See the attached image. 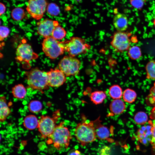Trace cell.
Returning a JSON list of instances; mask_svg holds the SVG:
<instances>
[{
  "mask_svg": "<svg viewBox=\"0 0 155 155\" xmlns=\"http://www.w3.org/2000/svg\"><path fill=\"white\" fill-rule=\"evenodd\" d=\"M111 44L117 52H122L130 48V42L127 35L123 32L118 31L113 35Z\"/></svg>",
  "mask_w": 155,
  "mask_h": 155,
  "instance_id": "obj_10",
  "label": "cell"
},
{
  "mask_svg": "<svg viewBox=\"0 0 155 155\" xmlns=\"http://www.w3.org/2000/svg\"><path fill=\"white\" fill-rule=\"evenodd\" d=\"M146 100L148 104L155 106V82L150 89Z\"/></svg>",
  "mask_w": 155,
  "mask_h": 155,
  "instance_id": "obj_30",
  "label": "cell"
},
{
  "mask_svg": "<svg viewBox=\"0 0 155 155\" xmlns=\"http://www.w3.org/2000/svg\"><path fill=\"white\" fill-rule=\"evenodd\" d=\"M109 94L110 97L114 99H120L123 94L121 88L117 85H114L110 87Z\"/></svg>",
  "mask_w": 155,
  "mask_h": 155,
  "instance_id": "obj_21",
  "label": "cell"
},
{
  "mask_svg": "<svg viewBox=\"0 0 155 155\" xmlns=\"http://www.w3.org/2000/svg\"><path fill=\"white\" fill-rule=\"evenodd\" d=\"M149 124L142 127L137 132V137L138 141L145 145L151 143L152 137V121H149Z\"/></svg>",
  "mask_w": 155,
  "mask_h": 155,
  "instance_id": "obj_13",
  "label": "cell"
},
{
  "mask_svg": "<svg viewBox=\"0 0 155 155\" xmlns=\"http://www.w3.org/2000/svg\"><path fill=\"white\" fill-rule=\"evenodd\" d=\"M146 0H131L130 3L135 8L140 9L142 8L146 2Z\"/></svg>",
  "mask_w": 155,
  "mask_h": 155,
  "instance_id": "obj_32",
  "label": "cell"
},
{
  "mask_svg": "<svg viewBox=\"0 0 155 155\" xmlns=\"http://www.w3.org/2000/svg\"><path fill=\"white\" fill-rule=\"evenodd\" d=\"M9 30L7 27L1 26L0 29V39L1 41H3L7 38L9 33Z\"/></svg>",
  "mask_w": 155,
  "mask_h": 155,
  "instance_id": "obj_31",
  "label": "cell"
},
{
  "mask_svg": "<svg viewBox=\"0 0 155 155\" xmlns=\"http://www.w3.org/2000/svg\"><path fill=\"white\" fill-rule=\"evenodd\" d=\"M146 78L148 79L155 80V61H150L146 67Z\"/></svg>",
  "mask_w": 155,
  "mask_h": 155,
  "instance_id": "obj_22",
  "label": "cell"
},
{
  "mask_svg": "<svg viewBox=\"0 0 155 155\" xmlns=\"http://www.w3.org/2000/svg\"><path fill=\"white\" fill-rule=\"evenodd\" d=\"M25 75L27 84L32 89L40 91L48 89L47 72L36 67L26 72Z\"/></svg>",
  "mask_w": 155,
  "mask_h": 155,
  "instance_id": "obj_3",
  "label": "cell"
},
{
  "mask_svg": "<svg viewBox=\"0 0 155 155\" xmlns=\"http://www.w3.org/2000/svg\"><path fill=\"white\" fill-rule=\"evenodd\" d=\"M0 15H1L5 12V11L6 7L4 5L1 3L0 4Z\"/></svg>",
  "mask_w": 155,
  "mask_h": 155,
  "instance_id": "obj_37",
  "label": "cell"
},
{
  "mask_svg": "<svg viewBox=\"0 0 155 155\" xmlns=\"http://www.w3.org/2000/svg\"><path fill=\"white\" fill-rule=\"evenodd\" d=\"M64 123L62 121L57 125L46 141L47 144H53L55 148L58 150L62 148L67 149L72 138L68 129L64 125Z\"/></svg>",
  "mask_w": 155,
  "mask_h": 155,
  "instance_id": "obj_1",
  "label": "cell"
},
{
  "mask_svg": "<svg viewBox=\"0 0 155 155\" xmlns=\"http://www.w3.org/2000/svg\"><path fill=\"white\" fill-rule=\"evenodd\" d=\"M42 44L43 52L51 59H56L65 51V42L59 41L52 36L45 38Z\"/></svg>",
  "mask_w": 155,
  "mask_h": 155,
  "instance_id": "obj_4",
  "label": "cell"
},
{
  "mask_svg": "<svg viewBox=\"0 0 155 155\" xmlns=\"http://www.w3.org/2000/svg\"><path fill=\"white\" fill-rule=\"evenodd\" d=\"M0 103V121L1 122H3L10 115L11 110L7 104L6 99L5 96H1Z\"/></svg>",
  "mask_w": 155,
  "mask_h": 155,
  "instance_id": "obj_17",
  "label": "cell"
},
{
  "mask_svg": "<svg viewBox=\"0 0 155 155\" xmlns=\"http://www.w3.org/2000/svg\"><path fill=\"white\" fill-rule=\"evenodd\" d=\"M152 137L151 143L152 144L154 148H155V121H152Z\"/></svg>",
  "mask_w": 155,
  "mask_h": 155,
  "instance_id": "obj_34",
  "label": "cell"
},
{
  "mask_svg": "<svg viewBox=\"0 0 155 155\" xmlns=\"http://www.w3.org/2000/svg\"><path fill=\"white\" fill-rule=\"evenodd\" d=\"M66 31L60 25H58L54 29L52 34V36L57 40H61L65 37Z\"/></svg>",
  "mask_w": 155,
  "mask_h": 155,
  "instance_id": "obj_24",
  "label": "cell"
},
{
  "mask_svg": "<svg viewBox=\"0 0 155 155\" xmlns=\"http://www.w3.org/2000/svg\"><path fill=\"white\" fill-rule=\"evenodd\" d=\"M11 92L14 98L19 99L24 98L27 93L26 88L23 85L21 84L14 86L12 88Z\"/></svg>",
  "mask_w": 155,
  "mask_h": 155,
  "instance_id": "obj_19",
  "label": "cell"
},
{
  "mask_svg": "<svg viewBox=\"0 0 155 155\" xmlns=\"http://www.w3.org/2000/svg\"><path fill=\"white\" fill-rule=\"evenodd\" d=\"M38 121L36 117L33 115L26 116L24 118L23 125L24 127L29 130H33L38 128Z\"/></svg>",
  "mask_w": 155,
  "mask_h": 155,
  "instance_id": "obj_18",
  "label": "cell"
},
{
  "mask_svg": "<svg viewBox=\"0 0 155 155\" xmlns=\"http://www.w3.org/2000/svg\"><path fill=\"white\" fill-rule=\"evenodd\" d=\"M49 86L58 87L66 81V75L59 69H51L47 72Z\"/></svg>",
  "mask_w": 155,
  "mask_h": 155,
  "instance_id": "obj_11",
  "label": "cell"
},
{
  "mask_svg": "<svg viewBox=\"0 0 155 155\" xmlns=\"http://www.w3.org/2000/svg\"><path fill=\"white\" fill-rule=\"evenodd\" d=\"M46 10L49 14L53 16H57L60 12L59 7L54 3H51L48 4Z\"/></svg>",
  "mask_w": 155,
  "mask_h": 155,
  "instance_id": "obj_29",
  "label": "cell"
},
{
  "mask_svg": "<svg viewBox=\"0 0 155 155\" xmlns=\"http://www.w3.org/2000/svg\"><path fill=\"white\" fill-rule=\"evenodd\" d=\"M47 5L46 0H28L26 9L32 18L39 20L43 17Z\"/></svg>",
  "mask_w": 155,
  "mask_h": 155,
  "instance_id": "obj_9",
  "label": "cell"
},
{
  "mask_svg": "<svg viewBox=\"0 0 155 155\" xmlns=\"http://www.w3.org/2000/svg\"><path fill=\"white\" fill-rule=\"evenodd\" d=\"M154 25L155 27V18L154 20Z\"/></svg>",
  "mask_w": 155,
  "mask_h": 155,
  "instance_id": "obj_38",
  "label": "cell"
},
{
  "mask_svg": "<svg viewBox=\"0 0 155 155\" xmlns=\"http://www.w3.org/2000/svg\"><path fill=\"white\" fill-rule=\"evenodd\" d=\"M128 54L131 59H137L141 56V52L140 48L138 46H133L129 48Z\"/></svg>",
  "mask_w": 155,
  "mask_h": 155,
  "instance_id": "obj_26",
  "label": "cell"
},
{
  "mask_svg": "<svg viewBox=\"0 0 155 155\" xmlns=\"http://www.w3.org/2000/svg\"><path fill=\"white\" fill-rule=\"evenodd\" d=\"M53 115L52 117L47 115H42L40 117L37 128L42 139L48 138L53 132L60 117L59 111H56Z\"/></svg>",
  "mask_w": 155,
  "mask_h": 155,
  "instance_id": "obj_5",
  "label": "cell"
},
{
  "mask_svg": "<svg viewBox=\"0 0 155 155\" xmlns=\"http://www.w3.org/2000/svg\"><path fill=\"white\" fill-rule=\"evenodd\" d=\"M124 100L128 103H132L135 101L137 97L135 92L132 89H127L123 94Z\"/></svg>",
  "mask_w": 155,
  "mask_h": 155,
  "instance_id": "obj_23",
  "label": "cell"
},
{
  "mask_svg": "<svg viewBox=\"0 0 155 155\" xmlns=\"http://www.w3.org/2000/svg\"><path fill=\"white\" fill-rule=\"evenodd\" d=\"M25 13L24 10L21 8L14 9L11 13V16L13 20L16 21L22 20L24 17Z\"/></svg>",
  "mask_w": 155,
  "mask_h": 155,
  "instance_id": "obj_25",
  "label": "cell"
},
{
  "mask_svg": "<svg viewBox=\"0 0 155 155\" xmlns=\"http://www.w3.org/2000/svg\"></svg>",
  "mask_w": 155,
  "mask_h": 155,
  "instance_id": "obj_39",
  "label": "cell"
},
{
  "mask_svg": "<svg viewBox=\"0 0 155 155\" xmlns=\"http://www.w3.org/2000/svg\"><path fill=\"white\" fill-rule=\"evenodd\" d=\"M113 23L114 27L118 31H124L126 30L128 27L127 17L123 13H118L114 16Z\"/></svg>",
  "mask_w": 155,
  "mask_h": 155,
  "instance_id": "obj_14",
  "label": "cell"
},
{
  "mask_svg": "<svg viewBox=\"0 0 155 155\" xmlns=\"http://www.w3.org/2000/svg\"><path fill=\"white\" fill-rule=\"evenodd\" d=\"M125 109V106L124 102L120 99H114L111 103L109 109L111 113L113 115L120 114Z\"/></svg>",
  "mask_w": 155,
  "mask_h": 155,
  "instance_id": "obj_16",
  "label": "cell"
},
{
  "mask_svg": "<svg viewBox=\"0 0 155 155\" xmlns=\"http://www.w3.org/2000/svg\"><path fill=\"white\" fill-rule=\"evenodd\" d=\"M99 118L94 121V125L96 136L101 140L108 139L109 131L108 128L100 123Z\"/></svg>",
  "mask_w": 155,
  "mask_h": 155,
  "instance_id": "obj_15",
  "label": "cell"
},
{
  "mask_svg": "<svg viewBox=\"0 0 155 155\" xmlns=\"http://www.w3.org/2000/svg\"><path fill=\"white\" fill-rule=\"evenodd\" d=\"M65 51L69 56L73 57L85 54L91 48L84 39L77 37L71 38L69 40L65 42Z\"/></svg>",
  "mask_w": 155,
  "mask_h": 155,
  "instance_id": "obj_6",
  "label": "cell"
},
{
  "mask_svg": "<svg viewBox=\"0 0 155 155\" xmlns=\"http://www.w3.org/2000/svg\"><path fill=\"white\" fill-rule=\"evenodd\" d=\"M16 55L17 61L23 65H25L28 67H30V61L38 57V55L33 51L31 46L25 42H22L18 46Z\"/></svg>",
  "mask_w": 155,
  "mask_h": 155,
  "instance_id": "obj_8",
  "label": "cell"
},
{
  "mask_svg": "<svg viewBox=\"0 0 155 155\" xmlns=\"http://www.w3.org/2000/svg\"><path fill=\"white\" fill-rule=\"evenodd\" d=\"M148 119L147 114L143 112H139L137 113L134 117V120L135 123L139 125H144L146 123Z\"/></svg>",
  "mask_w": 155,
  "mask_h": 155,
  "instance_id": "obj_28",
  "label": "cell"
},
{
  "mask_svg": "<svg viewBox=\"0 0 155 155\" xmlns=\"http://www.w3.org/2000/svg\"><path fill=\"white\" fill-rule=\"evenodd\" d=\"M37 25L38 34L46 38L52 36L54 29L59 24L57 21L46 19L38 22Z\"/></svg>",
  "mask_w": 155,
  "mask_h": 155,
  "instance_id": "obj_12",
  "label": "cell"
},
{
  "mask_svg": "<svg viewBox=\"0 0 155 155\" xmlns=\"http://www.w3.org/2000/svg\"><path fill=\"white\" fill-rule=\"evenodd\" d=\"M75 135L77 140L83 146L94 141L96 135L94 121H84L78 123L75 130Z\"/></svg>",
  "mask_w": 155,
  "mask_h": 155,
  "instance_id": "obj_2",
  "label": "cell"
},
{
  "mask_svg": "<svg viewBox=\"0 0 155 155\" xmlns=\"http://www.w3.org/2000/svg\"><path fill=\"white\" fill-rule=\"evenodd\" d=\"M67 155H82L81 152L77 150L73 149L70 150Z\"/></svg>",
  "mask_w": 155,
  "mask_h": 155,
  "instance_id": "obj_35",
  "label": "cell"
},
{
  "mask_svg": "<svg viewBox=\"0 0 155 155\" xmlns=\"http://www.w3.org/2000/svg\"><path fill=\"white\" fill-rule=\"evenodd\" d=\"M81 65V62L78 59L69 55L64 56L58 64L59 69L67 76L78 74Z\"/></svg>",
  "mask_w": 155,
  "mask_h": 155,
  "instance_id": "obj_7",
  "label": "cell"
},
{
  "mask_svg": "<svg viewBox=\"0 0 155 155\" xmlns=\"http://www.w3.org/2000/svg\"><path fill=\"white\" fill-rule=\"evenodd\" d=\"M106 97L105 92L101 90L94 91L91 94L90 96L91 101L96 105L102 103Z\"/></svg>",
  "mask_w": 155,
  "mask_h": 155,
  "instance_id": "obj_20",
  "label": "cell"
},
{
  "mask_svg": "<svg viewBox=\"0 0 155 155\" xmlns=\"http://www.w3.org/2000/svg\"><path fill=\"white\" fill-rule=\"evenodd\" d=\"M111 150L110 148L107 146H102L99 150V155H110Z\"/></svg>",
  "mask_w": 155,
  "mask_h": 155,
  "instance_id": "obj_33",
  "label": "cell"
},
{
  "mask_svg": "<svg viewBox=\"0 0 155 155\" xmlns=\"http://www.w3.org/2000/svg\"><path fill=\"white\" fill-rule=\"evenodd\" d=\"M41 103L38 100H33L30 102L28 105V108L30 111L33 113L39 112L42 109Z\"/></svg>",
  "mask_w": 155,
  "mask_h": 155,
  "instance_id": "obj_27",
  "label": "cell"
},
{
  "mask_svg": "<svg viewBox=\"0 0 155 155\" xmlns=\"http://www.w3.org/2000/svg\"><path fill=\"white\" fill-rule=\"evenodd\" d=\"M150 117L153 121H155V106H154L150 111Z\"/></svg>",
  "mask_w": 155,
  "mask_h": 155,
  "instance_id": "obj_36",
  "label": "cell"
}]
</instances>
